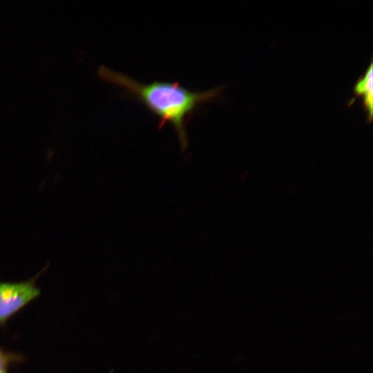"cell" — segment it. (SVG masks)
<instances>
[{
    "instance_id": "1",
    "label": "cell",
    "mask_w": 373,
    "mask_h": 373,
    "mask_svg": "<svg viewBox=\"0 0 373 373\" xmlns=\"http://www.w3.org/2000/svg\"><path fill=\"white\" fill-rule=\"evenodd\" d=\"M99 77L122 87L134 95L160 117L158 128L166 122L175 127L182 151L186 149L189 141L185 122L192 115L200 103L217 97L224 86H218L203 91H191L178 82L154 81L142 84L132 77L100 65L97 70Z\"/></svg>"
},
{
    "instance_id": "2",
    "label": "cell",
    "mask_w": 373,
    "mask_h": 373,
    "mask_svg": "<svg viewBox=\"0 0 373 373\" xmlns=\"http://www.w3.org/2000/svg\"><path fill=\"white\" fill-rule=\"evenodd\" d=\"M35 278L21 283H0V323L39 296Z\"/></svg>"
},
{
    "instance_id": "3",
    "label": "cell",
    "mask_w": 373,
    "mask_h": 373,
    "mask_svg": "<svg viewBox=\"0 0 373 373\" xmlns=\"http://www.w3.org/2000/svg\"><path fill=\"white\" fill-rule=\"evenodd\" d=\"M353 91L357 96H363V106L367 113V121L372 119L373 65L371 61L364 75L356 82Z\"/></svg>"
},
{
    "instance_id": "4",
    "label": "cell",
    "mask_w": 373,
    "mask_h": 373,
    "mask_svg": "<svg viewBox=\"0 0 373 373\" xmlns=\"http://www.w3.org/2000/svg\"><path fill=\"white\" fill-rule=\"evenodd\" d=\"M10 361L9 356L4 354L0 350V370L3 371L6 370Z\"/></svg>"
},
{
    "instance_id": "5",
    "label": "cell",
    "mask_w": 373,
    "mask_h": 373,
    "mask_svg": "<svg viewBox=\"0 0 373 373\" xmlns=\"http://www.w3.org/2000/svg\"><path fill=\"white\" fill-rule=\"evenodd\" d=\"M0 373H4V372H3V371H1V370H0Z\"/></svg>"
}]
</instances>
